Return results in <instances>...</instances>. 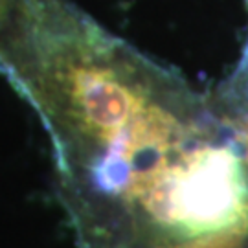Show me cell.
Instances as JSON below:
<instances>
[{
	"label": "cell",
	"instance_id": "cell-2",
	"mask_svg": "<svg viewBox=\"0 0 248 248\" xmlns=\"http://www.w3.org/2000/svg\"><path fill=\"white\" fill-rule=\"evenodd\" d=\"M226 101H228V108L233 110V116H235V133L243 143L245 158L248 162V43L239 68L230 79Z\"/></svg>",
	"mask_w": 248,
	"mask_h": 248
},
{
	"label": "cell",
	"instance_id": "cell-3",
	"mask_svg": "<svg viewBox=\"0 0 248 248\" xmlns=\"http://www.w3.org/2000/svg\"><path fill=\"white\" fill-rule=\"evenodd\" d=\"M245 237L233 235H219V237H206V239L184 241V243H171L155 248H245Z\"/></svg>",
	"mask_w": 248,
	"mask_h": 248
},
{
	"label": "cell",
	"instance_id": "cell-1",
	"mask_svg": "<svg viewBox=\"0 0 248 248\" xmlns=\"http://www.w3.org/2000/svg\"><path fill=\"white\" fill-rule=\"evenodd\" d=\"M0 64L43 120L81 248H138L151 210L213 138L171 70L66 0H15Z\"/></svg>",
	"mask_w": 248,
	"mask_h": 248
},
{
	"label": "cell",
	"instance_id": "cell-4",
	"mask_svg": "<svg viewBox=\"0 0 248 248\" xmlns=\"http://www.w3.org/2000/svg\"><path fill=\"white\" fill-rule=\"evenodd\" d=\"M13 6H15V0H0V33L8 26L11 13H13Z\"/></svg>",
	"mask_w": 248,
	"mask_h": 248
}]
</instances>
